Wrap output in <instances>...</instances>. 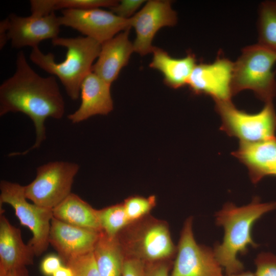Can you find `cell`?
Masks as SVG:
<instances>
[{
    "label": "cell",
    "instance_id": "cell-1",
    "mask_svg": "<svg viewBox=\"0 0 276 276\" xmlns=\"http://www.w3.org/2000/svg\"><path fill=\"white\" fill-rule=\"evenodd\" d=\"M16 71L0 86V116L21 112L32 121L35 129L34 144L11 156L24 155L39 148L46 139L44 123L48 118L59 120L65 112V102L54 76L43 77L29 64L24 52H19Z\"/></svg>",
    "mask_w": 276,
    "mask_h": 276
},
{
    "label": "cell",
    "instance_id": "cell-2",
    "mask_svg": "<svg viewBox=\"0 0 276 276\" xmlns=\"http://www.w3.org/2000/svg\"><path fill=\"white\" fill-rule=\"evenodd\" d=\"M275 210L276 201L262 202L256 196L251 202L241 206L226 203L215 213L216 224L223 227L224 236L222 242L215 244L213 250L226 274L244 271V265L238 255H245L249 246H259L252 237V227L264 215Z\"/></svg>",
    "mask_w": 276,
    "mask_h": 276
},
{
    "label": "cell",
    "instance_id": "cell-3",
    "mask_svg": "<svg viewBox=\"0 0 276 276\" xmlns=\"http://www.w3.org/2000/svg\"><path fill=\"white\" fill-rule=\"evenodd\" d=\"M51 41L55 46L66 49L62 62H57L53 53L44 54L38 47L32 49L30 59L47 73L57 77L68 97L77 100L80 97L82 83L91 72L93 62L99 56L101 43L86 36L57 37Z\"/></svg>",
    "mask_w": 276,
    "mask_h": 276
},
{
    "label": "cell",
    "instance_id": "cell-4",
    "mask_svg": "<svg viewBox=\"0 0 276 276\" xmlns=\"http://www.w3.org/2000/svg\"><path fill=\"white\" fill-rule=\"evenodd\" d=\"M117 237L125 257L145 263L168 260L176 252L167 222L148 215L129 223Z\"/></svg>",
    "mask_w": 276,
    "mask_h": 276
},
{
    "label": "cell",
    "instance_id": "cell-5",
    "mask_svg": "<svg viewBox=\"0 0 276 276\" xmlns=\"http://www.w3.org/2000/svg\"><path fill=\"white\" fill-rule=\"evenodd\" d=\"M275 62L276 53L259 43L244 48L234 63L233 95L248 89L265 103L272 102L276 95V81L272 71Z\"/></svg>",
    "mask_w": 276,
    "mask_h": 276
},
{
    "label": "cell",
    "instance_id": "cell-6",
    "mask_svg": "<svg viewBox=\"0 0 276 276\" xmlns=\"http://www.w3.org/2000/svg\"><path fill=\"white\" fill-rule=\"evenodd\" d=\"M215 103L222 121L220 129L237 137L240 143H254L276 138V113L272 102L266 103L255 114L238 109L231 100Z\"/></svg>",
    "mask_w": 276,
    "mask_h": 276
},
{
    "label": "cell",
    "instance_id": "cell-7",
    "mask_svg": "<svg viewBox=\"0 0 276 276\" xmlns=\"http://www.w3.org/2000/svg\"><path fill=\"white\" fill-rule=\"evenodd\" d=\"M0 204L7 203L14 210L20 224L32 233L28 244L36 256H40L49 245L51 223L53 218L51 209L42 207L28 201L24 186L6 180L0 183Z\"/></svg>",
    "mask_w": 276,
    "mask_h": 276
},
{
    "label": "cell",
    "instance_id": "cell-8",
    "mask_svg": "<svg viewBox=\"0 0 276 276\" xmlns=\"http://www.w3.org/2000/svg\"><path fill=\"white\" fill-rule=\"evenodd\" d=\"M78 164L69 162H51L37 168L36 176L24 186L27 199L39 206L53 209L72 192Z\"/></svg>",
    "mask_w": 276,
    "mask_h": 276
},
{
    "label": "cell",
    "instance_id": "cell-9",
    "mask_svg": "<svg viewBox=\"0 0 276 276\" xmlns=\"http://www.w3.org/2000/svg\"><path fill=\"white\" fill-rule=\"evenodd\" d=\"M170 276H223L213 249L198 244L193 232V217L185 222Z\"/></svg>",
    "mask_w": 276,
    "mask_h": 276
},
{
    "label": "cell",
    "instance_id": "cell-10",
    "mask_svg": "<svg viewBox=\"0 0 276 276\" xmlns=\"http://www.w3.org/2000/svg\"><path fill=\"white\" fill-rule=\"evenodd\" d=\"M59 19L61 26L76 30L100 43L131 28L130 18H122L100 8L62 10Z\"/></svg>",
    "mask_w": 276,
    "mask_h": 276
},
{
    "label": "cell",
    "instance_id": "cell-11",
    "mask_svg": "<svg viewBox=\"0 0 276 276\" xmlns=\"http://www.w3.org/2000/svg\"><path fill=\"white\" fill-rule=\"evenodd\" d=\"M131 27L135 31L134 52L141 56L152 53V40L159 29L173 27L177 23L176 12L168 0H150L130 18Z\"/></svg>",
    "mask_w": 276,
    "mask_h": 276
},
{
    "label": "cell",
    "instance_id": "cell-12",
    "mask_svg": "<svg viewBox=\"0 0 276 276\" xmlns=\"http://www.w3.org/2000/svg\"><path fill=\"white\" fill-rule=\"evenodd\" d=\"M234 63L220 56L212 63H199L194 68L187 85L195 95L211 96L215 101H230Z\"/></svg>",
    "mask_w": 276,
    "mask_h": 276
},
{
    "label": "cell",
    "instance_id": "cell-13",
    "mask_svg": "<svg viewBox=\"0 0 276 276\" xmlns=\"http://www.w3.org/2000/svg\"><path fill=\"white\" fill-rule=\"evenodd\" d=\"M8 36L12 48L20 49L38 47L43 40L58 37L61 26L55 12L42 16L27 17L10 14Z\"/></svg>",
    "mask_w": 276,
    "mask_h": 276
},
{
    "label": "cell",
    "instance_id": "cell-14",
    "mask_svg": "<svg viewBox=\"0 0 276 276\" xmlns=\"http://www.w3.org/2000/svg\"><path fill=\"white\" fill-rule=\"evenodd\" d=\"M101 232L80 227L53 217L49 241L65 264L93 251Z\"/></svg>",
    "mask_w": 276,
    "mask_h": 276
},
{
    "label": "cell",
    "instance_id": "cell-15",
    "mask_svg": "<svg viewBox=\"0 0 276 276\" xmlns=\"http://www.w3.org/2000/svg\"><path fill=\"white\" fill-rule=\"evenodd\" d=\"M110 85L92 72L83 81L79 108L67 116L73 124L80 123L95 115H107L113 108Z\"/></svg>",
    "mask_w": 276,
    "mask_h": 276
},
{
    "label": "cell",
    "instance_id": "cell-16",
    "mask_svg": "<svg viewBox=\"0 0 276 276\" xmlns=\"http://www.w3.org/2000/svg\"><path fill=\"white\" fill-rule=\"evenodd\" d=\"M35 256L33 248L23 241L20 229L12 225L1 213L0 276L26 268L33 264Z\"/></svg>",
    "mask_w": 276,
    "mask_h": 276
},
{
    "label": "cell",
    "instance_id": "cell-17",
    "mask_svg": "<svg viewBox=\"0 0 276 276\" xmlns=\"http://www.w3.org/2000/svg\"><path fill=\"white\" fill-rule=\"evenodd\" d=\"M129 32V29L126 30L101 43L97 60L92 66L91 72L110 84L117 79L134 52Z\"/></svg>",
    "mask_w": 276,
    "mask_h": 276
},
{
    "label": "cell",
    "instance_id": "cell-18",
    "mask_svg": "<svg viewBox=\"0 0 276 276\" xmlns=\"http://www.w3.org/2000/svg\"><path fill=\"white\" fill-rule=\"evenodd\" d=\"M245 165L254 184L264 177L276 176V138L254 143H240L232 153Z\"/></svg>",
    "mask_w": 276,
    "mask_h": 276
},
{
    "label": "cell",
    "instance_id": "cell-19",
    "mask_svg": "<svg viewBox=\"0 0 276 276\" xmlns=\"http://www.w3.org/2000/svg\"><path fill=\"white\" fill-rule=\"evenodd\" d=\"M151 68L159 71L168 86L179 88L187 85L189 77L196 64L194 55L188 54L181 58H175L162 49L154 47Z\"/></svg>",
    "mask_w": 276,
    "mask_h": 276
},
{
    "label": "cell",
    "instance_id": "cell-20",
    "mask_svg": "<svg viewBox=\"0 0 276 276\" xmlns=\"http://www.w3.org/2000/svg\"><path fill=\"white\" fill-rule=\"evenodd\" d=\"M53 217L66 223L101 232L97 210L71 193L53 209Z\"/></svg>",
    "mask_w": 276,
    "mask_h": 276
},
{
    "label": "cell",
    "instance_id": "cell-21",
    "mask_svg": "<svg viewBox=\"0 0 276 276\" xmlns=\"http://www.w3.org/2000/svg\"><path fill=\"white\" fill-rule=\"evenodd\" d=\"M93 252L100 276H122L125 255L117 236L101 231Z\"/></svg>",
    "mask_w": 276,
    "mask_h": 276
},
{
    "label": "cell",
    "instance_id": "cell-22",
    "mask_svg": "<svg viewBox=\"0 0 276 276\" xmlns=\"http://www.w3.org/2000/svg\"><path fill=\"white\" fill-rule=\"evenodd\" d=\"M119 3L116 0H31V15L42 16L56 10H80L108 7L109 9Z\"/></svg>",
    "mask_w": 276,
    "mask_h": 276
},
{
    "label": "cell",
    "instance_id": "cell-23",
    "mask_svg": "<svg viewBox=\"0 0 276 276\" xmlns=\"http://www.w3.org/2000/svg\"><path fill=\"white\" fill-rule=\"evenodd\" d=\"M258 26L259 43L276 53V1L261 4Z\"/></svg>",
    "mask_w": 276,
    "mask_h": 276
},
{
    "label": "cell",
    "instance_id": "cell-24",
    "mask_svg": "<svg viewBox=\"0 0 276 276\" xmlns=\"http://www.w3.org/2000/svg\"><path fill=\"white\" fill-rule=\"evenodd\" d=\"M101 230L109 236H116L130 222L122 203L105 208L97 211Z\"/></svg>",
    "mask_w": 276,
    "mask_h": 276
},
{
    "label": "cell",
    "instance_id": "cell-25",
    "mask_svg": "<svg viewBox=\"0 0 276 276\" xmlns=\"http://www.w3.org/2000/svg\"><path fill=\"white\" fill-rule=\"evenodd\" d=\"M123 204L130 223L148 215L155 205L156 197L154 195L147 198L134 196L125 199Z\"/></svg>",
    "mask_w": 276,
    "mask_h": 276
},
{
    "label": "cell",
    "instance_id": "cell-26",
    "mask_svg": "<svg viewBox=\"0 0 276 276\" xmlns=\"http://www.w3.org/2000/svg\"><path fill=\"white\" fill-rule=\"evenodd\" d=\"M64 265L72 269L74 276H100L93 251L71 259Z\"/></svg>",
    "mask_w": 276,
    "mask_h": 276
},
{
    "label": "cell",
    "instance_id": "cell-27",
    "mask_svg": "<svg viewBox=\"0 0 276 276\" xmlns=\"http://www.w3.org/2000/svg\"><path fill=\"white\" fill-rule=\"evenodd\" d=\"M256 276H276V255L262 252L255 259Z\"/></svg>",
    "mask_w": 276,
    "mask_h": 276
},
{
    "label": "cell",
    "instance_id": "cell-28",
    "mask_svg": "<svg viewBox=\"0 0 276 276\" xmlns=\"http://www.w3.org/2000/svg\"><path fill=\"white\" fill-rule=\"evenodd\" d=\"M145 2L144 0H122L110 10L120 17L129 19L133 16L136 11Z\"/></svg>",
    "mask_w": 276,
    "mask_h": 276
},
{
    "label": "cell",
    "instance_id": "cell-29",
    "mask_svg": "<svg viewBox=\"0 0 276 276\" xmlns=\"http://www.w3.org/2000/svg\"><path fill=\"white\" fill-rule=\"evenodd\" d=\"M122 276H147L145 262L135 258L125 257Z\"/></svg>",
    "mask_w": 276,
    "mask_h": 276
},
{
    "label": "cell",
    "instance_id": "cell-30",
    "mask_svg": "<svg viewBox=\"0 0 276 276\" xmlns=\"http://www.w3.org/2000/svg\"><path fill=\"white\" fill-rule=\"evenodd\" d=\"M168 260L159 261L145 263L147 276H170L169 264Z\"/></svg>",
    "mask_w": 276,
    "mask_h": 276
},
{
    "label": "cell",
    "instance_id": "cell-31",
    "mask_svg": "<svg viewBox=\"0 0 276 276\" xmlns=\"http://www.w3.org/2000/svg\"><path fill=\"white\" fill-rule=\"evenodd\" d=\"M61 259L59 256L51 255L44 258L41 262L40 269L46 276H52L61 266Z\"/></svg>",
    "mask_w": 276,
    "mask_h": 276
},
{
    "label": "cell",
    "instance_id": "cell-32",
    "mask_svg": "<svg viewBox=\"0 0 276 276\" xmlns=\"http://www.w3.org/2000/svg\"><path fill=\"white\" fill-rule=\"evenodd\" d=\"M9 29L8 17L0 22V49H2L9 40L8 32Z\"/></svg>",
    "mask_w": 276,
    "mask_h": 276
},
{
    "label": "cell",
    "instance_id": "cell-33",
    "mask_svg": "<svg viewBox=\"0 0 276 276\" xmlns=\"http://www.w3.org/2000/svg\"><path fill=\"white\" fill-rule=\"evenodd\" d=\"M52 276H74L72 269L68 266L62 265Z\"/></svg>",
    "mask_w": 276,
    "mask_h": 276
},
{
    "label": "cell",
    "instance_id": "cell-34",
    "mask_svg": "<svg viewBox=\"0 0 276 276\" xmlns=\"http://www.w3.org/2000/svg\"><path fill=\"white\" fill-rule=\"evenodd\" d=\"M4 276H29L27 268L10 271Z\"/></svg>",
    "mask_w": 276,
    "mask_h": 276
},
{
    "label": "cell",
    "instance_id": "cell-35",
    "mask_svg": "<svg viewBox=\"0 0 276 276\" xmlns=\"http://www.w3.org/2000/svg\"><path fill=\"white\" fill-rule=\"evenodd\" d=\"M223 276H256L255 273H253L249 271H242L239 273L231 274H226L225 275Z\"/></svg>",
    "mask_w": 276,
    "mask_h": 276
}]
</instances>
